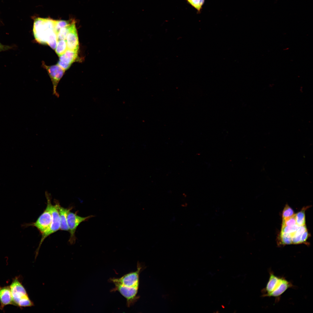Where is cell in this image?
<instances>
[{
  "label": "cell",
  "instance_id": "cell-1",
  "mask_svg": "<svg viewBox=\"0 0 313 313\" xmlns=\"http://www.w3.org/2000/svg\"><path fill=\"white\" fill-rule=\"evenodd\" d=\"M142 269V266L138 263L135 271L130 272L120 278H110L109 280L115 285L111 292L118 291L126 299L128 307L134 304L139 297L137 294L139 286V274Z\"/></svg>",
  "mask_w": 313,
  "mask_h": 313
},
{
  "label": "cell",
  "instance_id": "cell-2",
  "mask_svg": "<svg viewBox=\"0 0 313 313\" xmlns=\"http://www.w3.org/2000/svg\"><path fill=\"white\" fill-rule=\"evenodd\" d=\"M55 20L48 18L39 17L36 19L33 26V32L35 39L39 43L46 44L49 37L56 32Z\"/></svg>",
  "mask_w": 313,
  "mask_h": 313
},
{
  "label": "cell",
  "instance_id": "cell-3",
  "mask_svg": "<svg viewBox=\"0 0 313 313\" xmlns=\"http://www.w3.org/2000/svg\"><path fill=\"white\" fill-rule=\"evenodd\" d=\"M47 199L46 207L42 214L39 216L34 222L25 223L22 225L23 228L32 226L36 228L42 234L49 227L52 223V215L51 197L50 194L48 191L45 192Z\"/></svg>",
  "mask_w": 313,
  "mask_h": 313
},
{
  "label": "cell",
  "instance_id": "cell-4",
  "mask_svg": "<svg viewBox=\"0 0 313 313\" xmlns=\"http://www.w3.org/2000/svg\"><path fill=\"white\" fill-rule=\"evenodd\" d=\"M10 287L13 305L21 307H31L33 305L26 289L17 279H14Z\"/></svg>",
  "mask_w": 313,
  "mask_h": 313
},
{
  "label": "cell",
  "instance_id": "cell-5",
  "mask_svg": "<svg viewBox=\"0 0 313 313\" xmlns=\"http://www.w3.org/2000/svg\"><path fill=\"white\" fill-rule=\"evenodd\" d=\"M55 204L52 205V223L49 227L43 233L41 234V238L39 246L36 250L35 258L37 256L39 250L44 240L48 236L56 232L60 228V221L57 204L55 202Z\"/></svg>",
  "mask_w": 313,
  "mask_h": 313
},
{
  "label": "cell",
  "instance_id": "cell-6",
  "mask_svg": "<svg viewBox=\"0 0 313 313\" xmlns=\"http://www.w3.org/2000/svg\"><path fill=\"white\" fill-rule=\"evenodd\" d=\"M93 215L83 217L77 214L76 213H73L70 211L68 213L67 217V222L70 233L69 241L71 244L74 243L76 240L75 232L79 225L82 222L88 220L93 217Z\"/></svg>",
  "mask_w": 313,
  "mask_h": 313
},
{
  "label": "cell",
  "instance_id": "cell-7",
  "mask_svg": "<svg viewBox=\"0 0 313 313\" xmlns=\"http://www.w3.org/2000/svg\"><path fill=\"white\" fill-rule=\"evenodd\" d=\"M43 65L47 70L52 82L53 87L52 94L58 98L59 94L57 91V87L65 70L58 64L50 66H48L46 65Z\"/></svg>",
  "mask_w": 313,
  "mask_h": 313
},
{
  "label": "cell",
  "instance_id": "cell-8",
  "mask_svg": "<svg viewBox=\"0 0 313 313\" xmlns=\"http://www.w3.org/2000/svg\"><path fill=\"white\" fill-rule=\"evenodd\" d=\"M66 41L68 49L78 51L79 48V42L77 30L75 21H72Z\"/></svg>",
  "mask_w": 313,
  "mask_h": 313
},
{
  "label": "cell",
  "instance_id": "cell-9",
  "mask_svg": "<svg viewBox=\"0 0 313 313\" xmlns=\"http://www.w3.org/2000/svg\"><path fill=\"white\" fill-rule=\"evenodd\" d=\"M77 56V51L67 49L63 54L59 56L57 64L65 70L76 60Z\"/></svg>",
  "mask_w": 313,
  "mask_h": 313
},
{
  "label": "cell",
  "instance_id": "cell-10",
  "mask_svg": "<svg viewBox=\"0 0 313 313\" xmlns=\"http://www.w3.org/2000/svg\"><path fill=\"white\" fill-rule=\"evenodd\" d=\"M269 279L265 287L263 290V297H265L267 294L274 291L278 286L281 277L275 275L273 273H270Z\"/></svg>",
  "mask_w": 313,
  "mask_h": 313
},
{
  "label": "cell",
  "instance_id": "cell-11",
  "mask_svg": "<svg viewBox=\"0 0 313 313\" xmlns=\"http://www.w3.org/2000/svg\"><path fill=\"white\" fill-rule=\"evenodd\" d=\"M0 308L2 309L5 306L13 305L12 299L10 286L0 287Z\"/></svg>",
  "mask_w": 313,
  "mask_h": 313
},
{
  "label": "cell",
  "instance_id": "cell-12",
  "mask_svg": "<svg viewBox=\"0 0 313 313\" xmlns=\"http://www.w3.org/2000/svg\"><path fill=\"white\" fill-rule=\"evenodd\" d=\"M59 212L60 221V230L63 231H68L69 228L67 222V217L68 213L72 209V208H65L61 207L58 201L55 200Z\"/></svg>",
  "mask_w": 313,
  "mask_h": 313
},
{
  "label": "cell",
  "instance_id": "cell-13",
  "mask_svg": "<svg viewBox=\"0 0 313 313\" xmlns=\"http://www.w3.org/2000/svg\"><path fill=\"white\" fill-rule=\"evenodd\" d=\"M292 284L285 278L281 277L278 287L272 292L267 294L265 297H273L276 298L280 297L287 289L292 287Z\"/></svg>",
  "mask_w": 313,
  "mask_h": 313
},
{
  "label": "cell",
  "instance_id": "cell-14",
  "mask_svg": "<svg viewBox=\"0 0 313 313\" xmlns=\"http://www.w3.org/2000/svg\"><path fill=\"white\" fill-rule=\"evenodd\" d=\"M307 230L305 225L299 226L296 231L291 236L292 244L301 243V236Z\"/></svg>",
  "mask_w": 313,
  "mask_h": 313
},
{
  "label": "cell",
  "instance_id": "cell-15",
  "mask_svg": "<svg viewBox=\"0 0 313 313\" xmlns=\"http://www.w3.org/2000/svg\"><path fill=\"white\" fill-rule=\"evenodd\" d=\"M67 49L66 40H60L57 41L55 50L56 53L59 56L63 54Z\"/></svg>",
  "mask_w": 313,
  "mask_h": 313
},
{
  "label": "cell",
  "instance_id": "cell-16",
  "mask_svg": "<svg viewBox=\"0 0 313 313\" xmlns=\"http://www.w3.org/2000/svg\"><path fill=\"white\" fill-rule=\"evenodd\" d=\"M306 208H303L301 211L295 214L296 224L299 226L305 225V211Z\"/></svg>",
  "mask_w": 313,
  "mask_h": 313
},
{
  "label": "cell",
  "instance_id": "cell-17",
  "mask_svg": "<svg viewBox=\"0 0 313 313\" xmlns=\"http://www.w3.org/2000/svg\"><path fill=\"white\" fill-rule=\"evenodd\" d=\"M72 21H70L67 26L61 28L57 34V40H66L70 26Z\"/></svg>",
  "mask_w": 313,
  "mask_h": 313
},
{
  "label": "cell",
  "instance_id": "cell-18",
  "mask_svg": "<svg viewBox=\"0 0 313 313\" xmlns=\"http://www.w3.org/2000/svg\"><path fill=\"white\" fill-rule=\"evenodd\" d=\"M187 2L200 13L202 8L205 0H186Z\"/></svg>",
  "mask_w": 313,
  "mask_h": 313
},
{
  "label": "cell",
  "instance_id": "cell-19",
  "mask_svg": "<svg viewBox=\"0 0 313 313\" xmlns=\"http://www.w3.org/2000/svg\"><path fill=\"white\" fill-rule=\"evenodd\" d=\"M279 239L281 244L285 245L292 244L291 236L289 234L281 232Z\"/></svg>",
  "mask_w": 313,
  "mask_h": 313
},
{
  "label": "cell",
  "instance_id": "cell-20",
  "mask_svg": "<svg viewBox=\"0 0 313 313\" xmlns=\"http://www.w3.org/2000/svg\"><path fill=\"white\" fill-rule=\"evenodd\" d=\"M299 226L296 224L292 226L282 227L281 232L289 234L292 236L293 234L296 231Z\"/></svg>",
  "mask_w": 313,
  "mask_h": 313
},
{
  "label": "cell",
  "instance_id": "cell-21",
  "mask_svg": "<svg viewBox=\"0 0 313 313\" xmlns=\"http://www.w3.org/2000/svg\"><path fill=\"white\" fill-rule=\"evenodd\" d=\"M294 214V212L292 209L288 204H286L282 212L283 220L292 216Z\"/></svg>",
  "mask_w": 313,
  "mask_h": 313
},
{
  "label": "cell",
  "instance_id": "cell-22",
  "mask_svg": "<svg viewBox=\"0 0 313 313\" xmlns=\"http://www.w3.org/2000/svg\"><path fill=\"white\" fill-rule=\"evenodd\" d=\"M295 214L285 219L282 220V227L291 226L296 224Z\"/></svg>",
  "mask_w": 313,
  "mask_h": 313
},
{
  "label": "cell",
  "instance_id": "cell-23",
  "mask_svg": "<svg viewBox=\"0 0 313 313\" xmlns=\"http://www.w3.org/2000/svg\"><path fill=\"white\" fill-rule=\"evenodd\" d=\"M308 236L309 234L307 230L301 236V243H305L307 239Z\"/></svg>",
  "mask_w": 313,
  "mask_h": 313
},
{
  "label": "cell",
  "instance_id": "cell-24",
  "mask_svg": "<svg viewBox=\"0 0 313 313\" xmlns=\"http://www.w3.org/2000/svg\"><path fill=\"white\" fill-rule=\"evenodd\" d=\"M9 46L3 45L0 43V52L7 50L9 48Z\"/></svg>",
  "mask_w": 313,
  "mask_h": 313
}]
</instances>
